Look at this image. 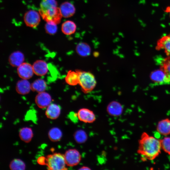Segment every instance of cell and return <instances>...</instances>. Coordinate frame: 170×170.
Segmentation results:
<instances>
[{"label":"cell","mask_w":170,"mask_h":170,"mask_svg":"<svg viewBox=\"0 0 170 170\" xmlns=\"http://www.w3.org/2000/svg\"><path fill=\"white\" fill-rule=\"evenodd\" d=\"M137 153L143 161L154 160L160 154L162 150L161 139L143 132L138 142Z\"/></svg>","instance_id":"obj_1"},{"label":"cell","mask_w":170,"mask_h":170,"mask_svg":"<svg viewBox=\"0 0 170 170\" xmlns=\"http://www.w3.org/2000/svg\"><path fill=\"white\" fill-rule=\"evenodd\" d=\"M79 74V84L85 93L92 91L96 85V81L94 75L91 72L80 70H76Z\"/></svg>","instance_id":"obj_2"},{"label":"cell","mask_w":170,"mask_h":170,"mask_svg":"<svg viewBox=\"0 0 170 170\" xmlns=\"http://www.w3.org/2000/svg\"><path fill=\"white\" fill-rule=\"evenodd\" d=\"M45 165L48 169L51 170H67L64 155L60 153H55L45 157Z\"/></svg>","instance_id":"obj_3"},{"label":"cell","mask_w":170,"mask_h":170,"mask_svg":"<svg viewBox=\"0 0 170 170\" xmlns=\"http://www.w3.org/2000/svg\"><path fill=\"white\" fill-rule=\"evenodd\" d=\"M39 12L45 21H53L57 24L60 22L63 17L60 8L57 7H51L44 11H39Z\"/></svg>","instance_id":"obj_4"},{"label":"cell","mask_w":170,"mask_h":170,"mask_svg":"<svg viewBox=\"0 0 170 170\" xmlns=\"http://www.w3.org/2000/svg\"><path fill=\"white\" fill-rule=\"evenodd\" d=\"M150 78L151 81L156 85L170 84V77L160 67L159 69L152 72L150 75Z\"/></svg>","instance_id":"obj_5"},{"label":"cell","mask_w":170,"mask_h":170,"mask_svg":"<svg viewBox=\"0 0 170 170\" xmlns=\"http://www.w3.org/2000/svg\"><path fill=\"white\" fill-rule=\"evenodd\" d=\"M67 166L73 167L77 165L81 160L80 152L75 149H71L66 150L64 154Z\"/></svg>","instance_id":"obj_6"},{"label":"cell","mask_w":170,"mask_h":170,"mask_svg":"<svg viewBox=\"0 0 170 170\" xmlns=\"http://www.w3.org/2000/svg\"><path fill=\"white\" fill-rule=\"evenodd\" d=\"M39 14L34 10H30L27 11L24 17V21L26 25L32 28L36 27L40 21Z\"/></svg>","instance_id":"obj_7"},{"label":"cell","mask_w":170,"mask_h":170,"mask_svg":"<svg viewBox=\"0 0 170 170\" xmlns=\"http://www.w3.org/2000/svg\"><path fill=\"white\" fill-rule=\"evenodd\" d=\"M17 72L21 79L27 80L31 78L34 74L32 65L28 63L25 62L17 67Z\"/></svg>","instance_id":"obj_8"},{"label":"cell","mask_w":170,"mask_h":170,"mask_svg":"<svg viewBox=\"0 0 170 170\" xmlns=\"http://www.w3.org/2000/svg\"><path fill=\"white\" fill-rule=\"evenodd\" d=\"M77 113L79 120L82 122L90 123L96 120V117L94 112L88 109L81 108Z\"/></svg>","instance_id":"obj_9"},{"label":"cell","mask_w":170,"mask_h":170,"mask_svg":"<svg viewBox=\"0 0 170 170\" xmlns=\"http://www.w3.org/2000/svg\"><path fill=\"white\" fill-rule=\"evenodd\" d=\"M51 96L45 91L38 93L35 98L36 105L41 109L47 108L51 104Z\"/></svg>","instance_id":"obj_10"},{"label":"cell","mask_w":170,"mask_h":170,"mask_svg":"<svg viewBox=\"0 0 170 170\" xmlns=\"http://www.w3.org/2000/svg\"><path fill=\"white\" fill-rule=\"evenodd\" d=\"M34 73L36 75L42 76L47 74L48 70V64L42 60H36L32 65Z\"/></svg>","instance_id":"obj_11"},{"label":"cell","mask_w":170,"mask_h":170,"mask_svg":"<svg viewBox=\"0 0 170 170\" xmlns=\"http://www.w3.org/2000/svg\"><path fill=\"white\" fill-rule=\"evenodd\" d=\"M25 59L23 54L17 51L13 52L10 54L8 61L11 66L17 67L24 62Z\"/></svg>","instance_id":"obj_12"},{"label":"cell","mask_w":170,"mask_h":170,"mask_svg":"<svg viewBox=\"0 0 170 170\" xmlns=\"http://www.w3.org/2000/svg\"><path fill=\"white\" fill-rule=\"evenodd\" d=\"M123 109L121 104L116 101L110 102L106 108V111L108 114L113 116H118L121 115L123 111Z\"/></svg>","instance_id":"obj_13"},{"label":"cell","mask_w":170,"mask_h":170,"mask_svg":"<svg viewBox=\"0 0 170 170\" xmlns=\"http://www.w3.org/2000/svg\"><path fill=\"white\" fill-rule=\"evenodd\" d=\"M157 132L165 136L170 134V119L166 118L160 121L156 126Z\"/></svg>","instance_id":"obj_14"},{"label":"cell","mask_w":170,"mask_h":170,"mask_svg":"<svg viewBox=\"0 0 170 170\" xmlns=\"http://www.w3.org/2000/svg\"><path fill=\"white\" fill-rule=\"evenodd\" d=\"M156 49L163 50L167 55H170V34L162 37L158 40Z\"/></svg>","instance_id":"obj_15"},{"label":"cell","mask_w":170,"mask_h":170,"mask_svg":"<svg viewBox=\"0 0 170 170\" xmlns=\"http://www.w3.org/2000/svg\"><path fill=\"white\" fill-rule=\"evenodd\" d=\"M15 89L17 92L19 94H26L31 90V84L28 80L21 79L17 82Z\"/></svg>","instance_id":"obj_16"},{"label":"cell","mask_w":170,"mask_h":170,"mask_svg":"<svg viewBox=\"0 0 170 170\" xmlns=\"http://www.w3.org/2000/svg\"><path fill=\"white\" fill-rule=\"evenodd\" d=\"M62 16L69 18L72 16L75 13L76 8L74 6L68 2L63 3L60 8Z\"/></svg>","instance_id":"obj_17"},{"label":"cell","mask_w":170,"mask_h":170,"mask_svg":"<svg viewBox=\"0 0 170 170\" xmlns=\"http://www.w3.org/2000/svg\"><path fill=\"white\" fill-rule=\"evenodd\" d=\"M60 112V107L56 104L52 103L50 104L47 108L45 115L47 118L54 120L59 117Z\"/></svg>","instance_id":"obj_18"},{"label":"cell","mask_w":170,"mask_h":170,"mask_svg":"<svg viewBox=\"0 0 170 170\" xmlns=\"http://www.w3.org/2000/svg\"><path fill=\"white\" fill-rule=\"evenodd\" d=\"M76 26L73 21L68 20L64 22L61 26L62 32L66 35L74 34L76 31Z\"/></svg>","instance_id":"obj_19"},{"label":"cell","mask_w":170,"mask_h":170,"mask_svg":"<svg viewBox=\"0 0 170 170\" xmlns=\"http://www.w3.org/2000/svg\"><path fill=\"white\" fill-rule=\"evenodd\" d=\"M65 80V82L70 85H76L79 84V74L76 70H70L67 73Z\"/></svg>","instance_id":"obj_20"},{"label":"cell","mask_w":170,"mask_h":170,"mask_svg":"<svg viewBox=\"0 0 170 170\" xmlns=\"http://www.w3.org/2000/svg\"><path fill=\"white\" fill-rule=\"evenodd\" d=\"M47 87L45 81L41 78L36 80L31 84V90L38 93L45 91Z\"/></svg>","instance_id":"obj_21"},{"label":"cell","mask_w":170,"mask_h":170,"mask_svg":"<svg viewBox=\"0 0 170 170\" xmlns=\"http://www.w3.org/2000/svg\"><path fill=\"white\" fill-rule=\"evenodd\" d=\"M19 137L23 142L28 143L31 141L33 136L32 129L29 127L21 128L19 132Z\"/></svg>","instance_id":"obj_22"},{"label":"cell","mask_w":170,"mask_h":170,"mask_svg":"<svg viewBox=\"0 0 170 170\" xmlns=\"http://www.w3.org/2000/svg\"><path fill=\"white\" fill-rule=\"evenodd\" d=\"M76 50L77 54L82 56H87L91 52V48L88 44L85 42H80L76 45Z\"/></svg>","instance_id":"obj_23"},{"label":"cell","mask_w":170,"mask_h":170,"mask_svg":"<svg viewBox=\"0 0 170 170\" xmlns=\"http://www.w3.org/2000/svg\"><path fill=\"white\" fill-rule=\"evenodd\" d=\"M62 136V133L61 130L57 127L52 128L48 133V138L53 142L59 141L61 139Z\"/></svg>","instance_id":"obj_24"},{"label":"cell","mask_w":170,"mask_h":170,"mask_svg":"<svg viewBox=\"0 0 170 170\" xmlns=\"http://www.w3.org/2000/svg\"><path fill=\"white\" fill-rule=\"evenodd\" d=\"M9 167L12 170H24L26 168V165L21 159H15L11 162Z\"/></svg>","instance_id":"obj_25"},{"label":"cell","mask_w":170,"mask_h":170,"mask_svg":"<svg viewBox=\"0 0 170 170\" xmlns=\"http://www.w3.org/2000/svg\"><path fill=\"white\" fill-rule=\"evenodd\" d=\"M74 137L77 143L82 144L86 141L87 139L88 136L85 131L80 129L77 130L75 133Z\"/></svg>","instance_id":"obj_26"},{"label":"cell","mask_w":170,"mask_h":170,"mask_svg":"<svg viewBox=\"0 0 170 170\" xmlns=\"http://www.w3.org/2000/svg\"><path fill=\"white\" fill-rule=\"evenodd\" d=\"M57 5L55 0H42L40 3L39 11H44L51 7H57Z\"/></svg>","instance_id":"obj_27"},{"label":"cell","mask_w":170,"mask_h":170,"mask_svg":"<svg viewBox=\"0 0 170 170\" xmlns=\"http://www.w3.org/2000/svg\"><path fill=\"white\" fill-rule=\"evenodd\" d=\"M160 68L170 77V55L162 59L160 62Z\"/></svg>","instance_id":"obj_28"},{"label":"cell","mask_w":170,"mask_h":170,"mask_svg":"<svg viewBox=\"0 0 170 170\" xmlns=\"http://www.w3.org/2000/svg\"><path fill=\"white\" fill-rule=\"evenodd\" d=\"M57 24L53 21L47 22L45 26V29L46 32L50 35H53L55 34L57 31L58 29Z\"/></svg>","instance_id":"obj_29"},{"label":"cell","mask_w":170,"mask_h":170,"mask_svg":"<svg viewBox=\"0 0 170 170\" xmlns=\"http://www.w3.org/2000/svg\"><path fill=\"white\" fill-rule=\"evenodd\" d=\"M162 150L170 155V137L166 136L161 139Z\"/></svg>","instance_id":"obj_30"},{"label":"cell","mask_w":170,"mask_h":170,"mask_svg":"<svg viewBox=\"0 0 170 170\" xmlns=\"http://www.w3.org/2000/svg\"><path fill=\"white\" fill-rule=\"evenodd\" d=\"M70 119L74 122H77L79 120L77 113L74 112H71L69 114Z\"/></svg>","instance_id":"obj_31"},{"label":"cell","mask_w":170,"mask_h":170,"mask_svg":"<svg viewBox=\"0 0 170 170\" xmlns=\"http://www.w3.org/2000/svg\"><path fill=\"white\" fill-rule=\"evenodd\" d=\"M37 162L40 165H45V157L42 156L39 157L37 160Z\"/></svg>","instance_id":"obj_32"},{"label":"cell","mask_w":170,"mask_h":170,"mask_svg":"<svg viewBox=\"0 0 170 170\" xmlns=\"http://www.w3.org/2000/svg\"><path fill=\"white\" fill-rule=\"evenodd\" d=\"M79 170H90L91 169L86 166H83L80 168Z\"/></svg>","instance_id":"obj_33"},{"label":"cell","mask_w":170,"mask_h":170,"mask_svg":"<svg viewBox=\"0 0 170 170\" xmlns=\"http://www.w3.org/2000/svg\"><path fill=\"white\" fill-rule=\"evenodd\" d=\"M169 15H170V9H169Z\"/></svg>","instance_id":"obj_34"}]
</instances>
